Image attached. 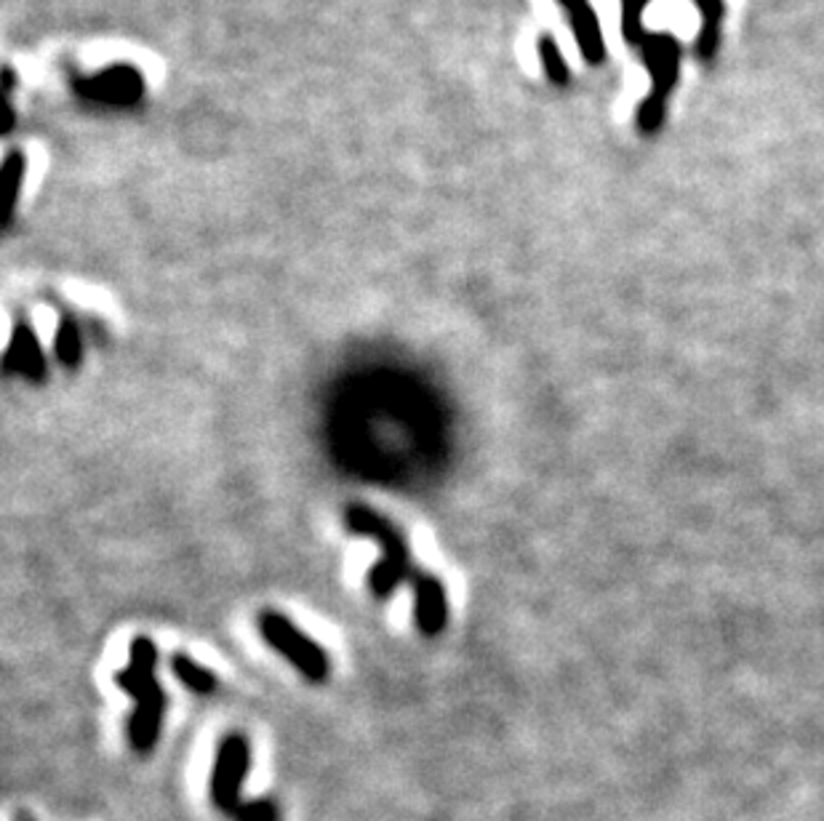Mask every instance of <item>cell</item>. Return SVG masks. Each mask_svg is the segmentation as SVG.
Returning a JSON list of instances; mask_svg holds the SVG:
<instances>
[{"label": "cell", "instance_id": "6da1fadb", "mask_svg": "<svg viewBox=\"0 0 824 821\" xmlns=\"http://www.w3.org/2000/svg\"><path fill=\"white\" fill-rule=\"evenodd\" d=\"M158 646L150 637H134L128 648V664L115 675L123 694L137 701L132 720H128V742L137 752H147L155 747L161 734L163 712H166V694L158 683Z\"/></svg>", "mask_w": 824, "mask_h": 821}, {"label": "cell", "instance_id": "7a4b0ae2", "mask_svg": "<svg viewBox=\"0 0 824 821\" xmlns=\"http://www.w3.org/2000/svg\"><path fill=\"white\" fill-rule=\"evenodd\" d=\"M345 525L352 534L371 536L382 549V558L374 569L369 571V587L379 600L390 598L392 593L403 584V579L414 576V563H411V549L405 536L366 505H347L345 507Z\"/></svg>", "mask_w": 824, "mask_h": 821}, {"label": "cell", "instance_id": "3957f363", "mask_svg": "<svg viewBox=\"0 0 824 821\" xmlns=\"http://www.w3.org/2000/svg\"><path fill=\"white\" fill-rule=\"evenodd\" d=\"M251 749L249 742L240 734H229L220 744V755H216L214 779H211V795L222 811L238 813L240 821H273L275 808L270 803H259V806H240L238 793L244 784L246 771H249Z\"/></svg>", "mask_w": 824, "mask_h": 821}, {"label": "cell", "instance_id": "277c9868", "mask_svg": "<svg viewBox=\"0 0 824 821\" xmlns=\"http://www.w3.org/2000/svg\"><path fill=\"white\" fill-rule=\"evenodd\" d=\"M259 632H262L264 640L280 654V657L291 661L299 670V675L310 683H326L328 672H332V661L328 654L313 640V637L304 635L291 619L284 617L278 611H262L259 613Z\"/></svg>", "mask_w": 824, "mask_h": 821}, {"label": "cell", "instance_id": "5b68a950", "mask_svg": "<svg viewBox=\"0 0 824 821\" xmlns=\"http://www.w3.org/2000/svg\"><path fill=\"white\" fill-rule=\"evenodd\" d=\"M640 46H644V59L651 70V78H654V88H651V97L640 104L638 126L651 134L662 126L664 99H667L670 88L675 86V80H678L681 49L673 38H667V35L646 38Z\"/></svg>", "mask_w": 824, "mask_h": 821}, {"label": "cell", "instance_id": "8992f818", "mask_svg": "<svg viewBox=\"0 0 824 821\" xmlns=\"http://www.w3.org/2000/svg\"><path fill=\"white\" fill-rule=\"evenodd\" d=\"M414 619L425 637H438L449 624V595L444 582L429 571H414Z\"/></svg>", "mask_w": 824, "mask_h": 821}, {"label": "cell", "instance_id": "52a82bcc", "mask_svg": "<svg viewBox=\"0 0 824 821\" xmlns=\"http://www.w3.org/2000/svg\"><path fill=\"white\" fill-rule=\"evenodd\" d=\"M5 374H20L22 380L33 384H43L49 380V363H46L40 341L27 321H16L14 334H11L9 350L3 356Z\"/></svg>", "mask_w": 824, "mask_h": 821}, {"label": "cell", "instance_id": "ba28073f", "mask_svg": "<svg viewBox=\"0 0 824 821\" xmlns=\"http://www.w3.org/2000/svg\"><path fill=\"white\" fill-rule=\"evenodd\" d=\"M563 9H566L571 27H574V38L579 43L582 54L590 64H600L605 57L603 46V33H600V22L596 11L590 9L587 0H561Z\"/></svg>", "mask_w": 824, "mask_h": 821}, {"label": "cell", "instance_id": "9c48e42d", "mask_svg": "<svg viewBox=\"0 0 824 821\" xmlns=\"http://www.w3.org/2000/svg\"><path fill=\"white\" fill-rule=\"evenodd\" d=\"M171 672L176 675V681H179L182 685H187L192 694H200V696L214 694L216 685H220V681H216V675L209 670V667H203L200 661L187 657V654H174V657H171Z\"/></svg>", "mask_w": 824, "mask_h": 821}, {"label": "cell", "instance_id": "30bf717a", "mask_svg": "<svg viewBox=\"0 0 824 821\" xmlns=\"http://www.w3.org/2000/svg\"><path fill=\"white\" fill-rule=\"evenodd\" d=\"M54 350L57 360L64 369H78L80 360H84V336H80L78 323H75V318L70 315V312L59 315Z\"/></svg>", "mask_w": 824, "mask_h": 821}, {"label": "cell", "instance_id": "8fae6325", "mask_svg": "<svg viewBox=\"0 0 824 821\" xmlns=\"http://www.w3.org/2000/svg\"><path fill=\"white\" fill-rule=\"evenodd\" d=\"M702 11V33L697 40V54L702 59H712L721 40V22H723V0H697Z\"/></svg>", "mask_w": 824, "mask_h": 821}, {"label": "cell", "instance_id": "7c38bea8", "mask_svg": "<svg viewBox=\"0 0 824 821\" xmlns=\"http://www.w3.org/2000/svg\"><path fill=\"white\" fill-rule=\"evenodd\" d=\"M649 0H622L625 11H622V29H625V38L629 43H644V9Z\"/></svg>", "mask_w": 824, "mask_h": 821}, {"label": "cell", "instance_id": "4fadbf2b", "mask_svg": "<svg viewBox=\"0 0 824 821\" xmlns=\"http://www.w3.org/2000/svg\"><path fill=\"white\" fill-rule=\"evenodd\" d=\"M539 51H541V62H545V70H547V75H550V80L552 83H566L569 70H566V62H563L561 51H558V46L552 43L550 38H541Z\"/></svg>", "mask_w": 824, "mask_h": 821}]
</instances>
